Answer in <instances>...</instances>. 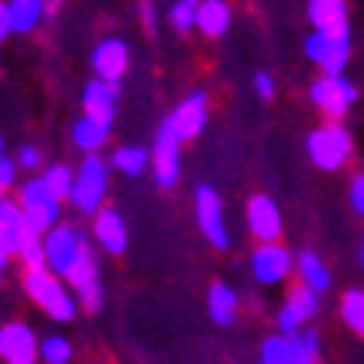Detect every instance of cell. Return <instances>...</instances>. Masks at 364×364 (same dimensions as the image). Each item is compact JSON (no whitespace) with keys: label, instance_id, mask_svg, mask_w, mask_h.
<instances>
[{"label":"cell","instance_id":"cell-7","mask_svg":"<svg viewBox=\"0 0 364 364\" xmlns=\"http://www.w3.org/2000/svg\"><path fill=\"white\" fill-rule=\"evenodd\" d=\"M194 217L197 230L213 250H230V230H227V210H223V197L217 194V187L200 184L194 191Z\"/></svg>","mask_w":364,"mask_h":364},{"label":"cell","instance_id":"cell-24","mask_svg":"<svg viewBox=\"0 0 364 364\" xmlns=\"http://www.w3.org/2000/svg\"><path fill=\"white\" fill-rule=\"evenodd\" d=\"M282 302H286L305 325L312 322L315 315H318V309H322V296H315L312 289H305L302 282H292V286L286 289V299H282Z\"/></svg>","mask_w":364,"mask_h":364},{"label":"cell","instance_id":"cell-38","mask_svg":"<svg viewBox=\"0 0 364 364\" xmlns=\"http://www.w3.org/2000/svg\"><path fill=\"white\" fill-rule=\"evenodd\" d=\"M138 10H141V17H144V30H148V33H154V26H158V20H154V17H158V10H154V4H141Z\"/></svg>","mask_w":364,"mask_h":364},{"label":"cell","instance_id":"cell-11","mask_svg":"<svg viewBox=\"0 0 364 364\" xmlns=\"http://www.w3.org/2000/svg\"><path fill=\"white\" fill-rule=\"evenodd\" d=\"M246 230L256 243H279L282 207L269 194H253L246 200Z\"/></svg>","mask_w":364,"mask_h":364},{"label":"cell","instance_id":"cell-33","mask_svg":"<svg viewBox=\"0 0 364 364\" xmlns=\"http://www.w3.org/2000/svg\"><path fill=\"white\" fill-rule=\"evenodd\" d=\"M76 302H79V309H85V312H102V305H105V286H102V279L92 282V286L79 289Z\"/></svg>","mask_w":364,"mask_h":364},{"label":"cell","instance_id":"cell-22","mask_svg":"<svg viewBox=\"0 0 364 364\" xmlns=\"http://www.w3.org/2000/svg\"><path fill=\"white\" fill-rule=\"evenodd\" d=\"M109 168H115L125 178H141L144 171L151 168V151L141 148V144H122V148L112 151Z\"/></svg>","mask_w":364,"mask_h":364},{"label":"cell","instance_id":"cell-35","mask_svg":"<svg viewBox=\"0 0 364 364\" xmlns=\"http://www.w3.org/2000/svg\"><path fill=\"white\" fill-rule=\"evenodd\" d=\"M348 203H351V210L364 220V171H358L355 178H351V184H348Z\"/></svg>","mask_w":364,"mask_h":364},{"label":"cell","instance_id":"cell-26","mask_svg":"<svg viewBox=\"0 0 364 364\" xmlns=\"http://www.w3.org/2000/svg\"><path fill=\"white\" fill-rule=\"evenodd\" d=\"M338 315L358 338H364V289H345V292H341Z\"/></svg>","mask_w":364,"mask_h":364},{"label":"cell","instance_id":"cell-6","mask_svg":"<svg viewBox=\"0 0 364 364\" xmlns=\"http://www.w3.org/2000/svg\"><path fill=\"white\" fill-rule=\"evenodd\" d=\"M358 85L348 76H318L309 85V99L325 115V122H341L358 102Z\"/></svg>","mask_w":364,"mask_h":364},{"label":"cell","instance_id":"cell-21","mask_svg":"<svg viewBox=\"0 0 364 364\" xmlns=\"http://www.w3.org/2000/svg\"><path fill=\"white\" fill-rule=\"evenodd\" d=\"M69 138H73V144H76L79 151L99 154L105 148V141L112 138V125H102V122L89 119V115H79L73 122V128H69Z\"/></svg>","mask_w":364,"mask_h":364},{"label":"cell","instance_id":"cell-39","mask_svg":"<svg viewBox=\"0 0 364 364\" xmlns=\"http://www.w3.org/2000/svg\"><path fill=\"white\" fill-rule=\"evenodd\" d=\"M10 36V10H7V4L0 0V43Z\"/></svg>","mask_w":364,"mask_h":364},{"label":"cell","instance_id":"cell-31","mask_svg":"<svg viewBox=\"0 0 364 364\" xmlns=\"http://www.w3.org/2000/svg\"><path fill=\"white\" fill-rule=\"evenodd\" d=\"M17 203L23 210H36V207H46V203H60L50 194V187L43 184V178H30L17 187Z\"/></svg>","mask_w":364,"mask_h":364},{"label":"cell","instance_id":"cell-8","mask_svg":"<svg viewBox=\"0 0 364 364\" xmlns=\"http://www.w3.org/2000/svg\"><path fill=\"white\" fill-rule=\"evenodd\" d=\"M250 272L259 286H282L296 272V253H289L282 243H256L250 253Z\"/></svg>","mask_w":364,"mask_h":364},{"label":"cell","instance_id":"cell-29","mask_svg":"<svg viewBox=\"0 0 364 364\" xmlns=\"http://www.w3.org/2000/svg\"><path fill=\"white\" fill-rule=\"evenodd\" d=\"M63 282L73 289V296H76L79 289H85V286H92V282H99V256H95V250H89V253H85L82 259L73 266V272H69Z\"/></svg>","mask_w":364,"mask_h":364},{"label":"cell","instance_id":"cell-17","mask_svg":"<svg viewBox=\"0 0 364 364\" xmlns=\"http://www.w3.org/2000/svg\"><path fill=\"white\" fill-rule=\"evenodd\" d=\"M207 315H210L213 325L230 328L240 318V292L223 279L210 282V289H207Z\"/></svg>","mask_w":364,"mask_h":364},{"label":"cell","instance_id":"cell-41","mask_svg":"<svg viewBox=\"0 0 364 364\" xmlns=\"http://www.w3.org/2000/svg\"><path fill=\"white\" fill-rule=\"evenodd\" d=\"M7 263H10L7 256H0V282H4V269H7Z\"/></svg>","mask_w":364,"mask_h":364},{"label":"cell","instance_id":"cell-5","mask_svg":"<svg viewBox=\"0 0 364 364\" xmlns=\"http://www.w3.org/2000/svg\"><path fill=\"white\" fill-rule=\"evenodd\" d=\"M305 56L322 69V76H345V66L351 60V26L335 33H312L305 36Z\"/></svg>","mask_w":364,"mask_h":364},{"label":"cell","instance_id":"cell-28","mask_svg":"<svg viewBox=\"0 0 364 364\" xmlns=\"http://www.w3.org/2000/svg\"><path fill=\"white\" fill-rule=\"evenodd\" d=\"M197 14H200V0H178L168 7V23L174 33L187 36L197 30Z\"/></svg>","mask_w":364,"mask_h":364},{"label":"cell","instance_id":"cell-1","mask_svg":"<svg viewBox=\"0 0 364 364\" xmlns=\"http://www.w3.org/2000/svg\"><path fill=\"white\" fill-rule=\"evenodd\" d=\"M305 151H309V161L315 164L325 174H338L351 164L355 158V138L341 122H322L315 125L305 138Z\"/></svg>","mask_w":364,"mask_h":364},{"label":"cell","instance_id":"cell-40","mask_svg":"<svg viewBox=\"0 0 364 364\" xmlns=\"http://www.w3.org/2000/svg\"><path fill=\"white\" fill-rule=\"evenodd\" d=\"M358 263H361V272H364V237H361V246H358Z\"/></svg>","mask_w":364,"mask_h":364},{"label":"cell","instance_id":"cell-19","mask_svg":"<svg viewBox=\"0 0 364 364\" xmlns=\"http://www.w3.org/2000/svg\"><path fill=\"white\" fill-rule=\"evenodd\" d=\"M296 276L305 289H312L315 296H325L331 289V272L328 266L322 263V256L312 253V250H302L296 253Z\"/></svg>","mask_w":364,"mask_h":364},{"label":"cell","instance_id":"cell-10","mask_svg":"<svg viewBox=\"0 0 364 364\" xmlns=\"http://www.w3.org/2000/svg\"><path fill=\"white\" fill-rule=\"evenodd\" d=\"M0 358L7 364H36L40 361V335L23 318L0 325Z\"/></svg>","mask_w":364,"mask_h":364},{"label":"cell","instance_id":"cell-20","mask_svg":"<svg viewBox=\"0 0 364 364\" xmlns=\"http://www.w3.org/2000/svg\"><path fill=\"white\" fill-rule=\"evenodd\" d=\"M233 23V10L227 0H200V14H197V33L207 40H220Z\"/></svg>","mask_w":364,"mask_h":364},{"label":"cell","instance_id":"cell-34","mask_svg":"<svg viewBox=\"0 0 364 364\" xmlns=\"http://www.w3.org/2000/svg\"><path fill=\"white\" fill-rule=\"evenodd\" d=\"M14 161H17V168H23V171H40L43 168V151L36 148V144H20Z\"/></svg>","mask_w":364,"mask_h":364},{"label":"cell","instance_id":"cell-13","mask_svg":"<svg viewBox=\"0 0 364 364\" xmlns=\"http://www.w3.org/2000/svg\"><path fill=\"white\" fill-rule=\"evenodd\" d=\"M207 115H210L207 92H203V89H194L187 99H181V105L171 112L164 122H168L171 132H174L181 141H194L203 128H207Z\"/></svg>","mask_w":364,"mask_h":364},{"label":"cell","instance_id":"cell-27","mask_svg":"<svg viewBox=\"0 0 364 364\" xmlns=\"http://www.w3.org/2000/svg\"><path fill=\"white\" fill-rule=\"evenodd\" d=\"M43 184L50 187V194L56 200H66L73 197V187H76V168H69V164H50V168H43Z\"/></svg>","mask_w":364,"mask_h":364},{"label":"cell","instance_id":"cell-32","mask_svg":"<svg viewBox=\"0 0 364 364\" xmlns=\"http://www.w3.org/2000/svg\"><path fill=\"white\" fill-rule=\"evenodd\" d=\"M20 266H23V272H30V269H46V250H43V240H36V237H30L23 243V250H20Z\"/></svg>","mask_w":364,"mask_h":364},{"label":"cell","instance_id":"cell-42","mask_svg":"<svg viewBox=\"0 0 364 364\" xmlns=\"http://www.w3.org/2000/svg\"><path fill=\"white\" fill-rule=\"evenodd\" d=\"M7 200H10V197H7V187L0 184V207H4V203H7Z\"/></svg>","mask_w":364,"mask_h":364},{"label":"cell","instance_id":"cell-15","mask_svg":"<svg viewBox=\"0 0 364 364\" xmlns=\"http://www.w3.org/2000/svg\"><path fill=\"white\" fill-rule=\"evenodd\" d=\"M119 95H122V85L89 79L82 85V115L102 122V125H112L115 122V109H119Z\"/></svg>","mask_w":364,"mask_h":364},{"label":"cell","instance_id":"cell-18","mask_svg":"<svg viewBox=\"0 0 364 364\" xmlns=\"http://www.w3.org/2000/svg\"><path fill=\"white\" fill-rule=\"evenodd\" d=\"M305 17H309L312 30H318V33H335V30L351 26L348 23L345 0H309V4H305Z\"/></svg>","mask_w":364,"mask_h":364},{"label":"cell","instance_id":"cell-30","mask_svg":"<svg viewBox=\"0 0 364 364\" xmlns=\"http://www.w3.org/2000/svg\"><path fill=\"white\" fill-rule=\"evenodd\" d=\"M73 351L76 348L66 335H43L40 338V364H69Z\"/></svg>","mask_w":364,"mask_h":364},{"label":"cell","instance_id":"cell-23","mask_svg":"<svg viewBox=\"0 0 364 364\" xmlns=\"http://www.w3.org/2000/svg\"><path fill=\"white\" fill-rule=\"evenodd\" d=\"M10 10V33H33L40 20L46 17L43 0H7Z\"/></svg>","mask_w":364,"mask_h":364},{"label":"cell","instance_id":"cell-9","mask_svg":"<svg viewBox=\"0 0 364 364\" xmlns=\"http://www.w3.org/2000/svg\"><path fill=\"white\" fill-rule=\"evenodd\" d=\"M181 148H184V141L171 132L168 122H161L158 132H154V148H151L154 184L161 191H171L181 181Z\"/></svg>","mask_w":364,"mask_h":364},{"label":"cell","instance_id":"cell-36","mask_svg":"<svg viewBox=\"0 0 364 364\" xmlns=\"http://www.w3.org/2000/svg\"><path fill=\"white\" fill-rule=\"evenodd\" d=\"M253 89H256V95L259 99H276V76L272 73H256V79H253Z\"/></svg>","mask_w":364,"mask_h":364},{"label":"cell","instance_id":"cell-2","mask_svg":"<svg viewBox=\"0 0 364 364\" xmlns=\"http://www.w3.org/2000/svg\"><path fill=\"white\" fill-rule=\"evenodd\" d=\"M20 282H23V292L30 296V302L43 315H50L53 322H73L76 318L79 302L60 276H53L50 269H30L20 276Z\"/></svg>","mask_w":364,"mask_h":364},{"label":"cell","instance_id":"cell-37","mask_svg":"<svg viewBox=\"0 0 364 364\" xmlns=\"http://www.w3.org/2000/svg\"><path fill=\"white\" fill-rule=\"evenodd\" d=\"M17 161H10V158H4V161H0V184L4 187H14L17 184Z\"/></svg>","mask_w":364,"mask_h":364},{"label":"cell","instance_id":"cell-14","mask_svg":"<svg viewBox=\"0 0 364 364\" xmlns=\"http://www.w3.org/2000/svg\"><path fill=\"white\" fill-rule=\"evenodd\" d=\"M92 243L109 256H125L128 250V223L115 207H102L92 217Z\"/></svg>","mask_w":364,"mask_h":364},{"label":"cell","instance_id":"cell-3","mask_svg":"<svg viewBox=\"0 0 364 364\" xmlns=\"http://www.w3.org/2000/svg\"><path fill=\"white\" fill-rule=\"evenodd\" d=\"M109 161L102 154H82V161L76 164V187L69 197V207L82 217H95L105 207V194H109Z\"/></svg>","mask_w":364,"mask_h":364},{"label":"cell","instance_id":"cell-25","mask_svg":"<svg viewBox=\"0 0 364 364\" xmlns=\"http://www.w3.org/2000/svg\"><path fill=\"white\" fill-rule=\"evenodd\" d=\"M256 364H296V345L292 338L279 335V331H272L259 341V361Z\"/></svg>","mask_w":364,"mask_h":364},{"label":"cell","instance_id":"cell-16","mask_svg":"<svg viewBox=\"0 0 364 364\" xmlns=\"http://www.w3.org/2000/svg\"><path fill=\"white\" fill-rule=\"evenodd\" d=\"M26 240H30V233L23 223V207L17 200H7L0 207V256L17 259Z\"/></svg>","mask_w":364,"mask_h":364},{"label":"cell","instance_id":"cell-43","mask_svg":"<svg viewBox=\"0 0 364 364\" xmlns=\"http://www.w3.org/2000/svg\"><path fill=\"white\" fill-rule=\"evenodd\" d=\"M4 158H7V154H4V138H0V161H4Z\"/></svg>","mask_w":364,"mask_h":364},{"label":"cell","instance_id":"cell-12","mask_svg":"<svg viewBox=\"0 0 364 364\" xmlns=\"http://www.w3.org/2000/svg\"><path fill=\"white\" fill-rule=\"evenodd\" d=\"M128 66H132V50L122 36H102L92 50V73L102 82H115L122 85Z\"/></svg>","mask_w":364,"mask_h":364},{"label":"cell","instance_id":"cell-4","mask_svg":"<svg viewBox=\"0 0 364 364\" xmlns=\"http://www.w3.org/2000/svg\"><path fill=\"white\" fill-rule=\"evenodd\" d=\"M43 250H46V269L53 276H60L66 279L73 266L82 259L89 250H95L92 243V233H85L82 227L76 223H60L56 230H50L46 237H43Z\"/></svg>","mask_w":364,"mask_h":364}]
</instances>
